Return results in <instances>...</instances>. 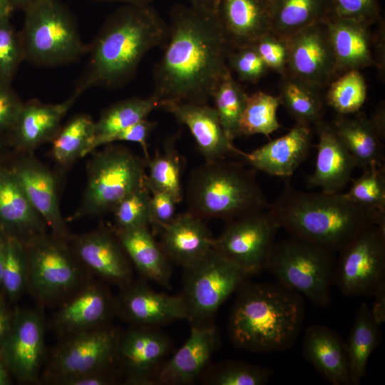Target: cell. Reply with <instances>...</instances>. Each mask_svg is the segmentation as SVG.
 <instances>
[{"mask_svg": "<svg viewBox=\"0 0 385 385\" xmlns=\"http://www.w3.org/2000/svg\"><path fill=\"white\" fill-rule=\"evenodd\" d=\"M168 38L155 66L153 96L168 103H207L225 72L231 48L217 13L178 4L170 11Z\"/></svg>", "mask_w": 385, "mask_h": 385, "instance_id": "1", "label": "cell"}, {"mask_svg": "<svg viewBox=\"0 0 385 385\" xmlns=\"http://www.w3.org/2000/svg\"><path fill=\"white\" fill-rule=\"evenodd\" d=\"M168 34V24L149 4L117 9L88 46V62L74 92L81 95L93 87L125 86L135 76L145 55L165 43Z\"/></svg>", "mask_w": 385, "mask_h": 385, "instance_id": "2", "label": "cell"}, {"mask_svg": "<svg viewBox=\"0 0 385 385\" xmlns=\"http://www.w3.org/2000/svg\"><path fill=\"white\" fill-rule=\"evenodd\" d=\"M267 211L291 235L339 253L364 230L385 228V212L347 200L342 194L307 192L287 182Z\"/></svg>", "mask_w": 385, "mask_h": 385, "instance_id": "3", "label": "cell"}, {"mask_svg": "<svg viewBox=\"0 0 385 385\" xmlns=\"http://www.w3.org/2000/svg\"><path fill=\"white\" fill-rule=\"evenodd\" d=\"M237 291L227 324L232 344L259 353L282 351L290 348L303 322L304 303L301 295L278 282L248 280Z\"/></svg>", "mask_w": 385, "mask_h": 385, "instance_id": "4", "label": "cell"}, {"mask_svg": "<svg viewBox=\"0 0 385 385\" xmlns=\"http://www.w3.org/2000/svg\"><path fill=\"white\" fill-rule=\"evenodd\" d=\"M252 170L224 159L205 162L188 180V211L202 219L230 221L267 210L270 204Z\"/></svg>", "mask_w": 385, "mask_h": 385, "instance_id": "5", "label": "cell"}, {"mask_svg": "<svg viewBox=\"0 0 385 385\" xmlns=\"http://www.w3.org/2000/svg\"><path fill=\"white\" fill-rule=\"evenodd\" d=\"M24 11L20 36L24 60L53 67L75 62L87 53L74 16L58 0H38Z\"/></svg>", "mask_w": 385, "mask_h": 385, "instance_id": "6", "label": "cell"}, {"mask_svg": "<svg viewBox=\"0 0 385 385\" xmlns=\"http://www.w3.org/2000/svg\"><path fill=\"white\" fill-rule=\"evenodd\" d=\"M335 266L333 252L291 237L274 243L265 269L278 283L326 307L331 302Z\"/></svg>", "mask_w": 385, "mask_h": 385, "instance_id": "7", "label": "cell"}, {"mask_svg": "<svg viewBox=\"0 0 385 385\" xmlns=\"http://www.w3.org/2000/svg\"><path fill=\"white\" fill-rule=\"evenodd\" d=\"M108 145L88 163L86 187L73 219L111 212L123 197L145 184L146 161L123 146Z\"/></svg>", "mask_w": 385, "mask_h": 385, "instance_id": "8", "label": "cell"}, {"mask_svg": "<svg viewBox=\"0 0 385 385\" xmlns=\"http://www.w3.org/2000/svg\"><path fill=\"white\" fill-rule=\"evenodd\" d=\"M29 264V286L42 304L66 301L85 284L80 263L66 240L45 232L25 242Z\"/></svg>", "mask_w": 385, "mask_h": 385, "instance_id": "9", "label": "cell"}, {"mask_svg": "<svg viewBox=\"0 0 385 385\" xmlns=\"http://www.w3.org/2000/svg\"><path fill=\"white\" fill-rule=\"evenodd\" d=\"M183 270L181 294L187 307V320L192 325L210 324L220 307L249 277L214 248Z\"/></svg>", "mask_w": 385, "mask_h": 385, "instance_id": "10", "label": "cell"}, {"mask_svg": "<svg viewBox=\"0 0 385 385\" xmlns=\"http://www.w3.org/2000/svg\"><path fill=\"white\" fill-rule=\"evenodd\" d=\"M334 282L346 296H373L385 285V228L371 226L339 252Z\"/></svg>", "mask_w": 385, "mask_h": 385, "instance_id": "11", "label": "cell"}, {"mask_svg": "<svg viewBox=\"0 0 385 385\" xmlns=\"http://www.w3.org/2000/svg\"><path fill=\"white\" fill-rule=\"evenodd\" d=\"M279 226L267 210L227 221L213 248L249 277L265 269Z\"/></svg>", "mask_w": 385, "mask_h": 385, "instance_id": "12", "label": "cell"}, {"mask_svg": "<svg viewBox=\"0 0 385 385\" xmlns=\"http://www.w3.org/2000/svg\"><path fill=\"white\" fill-rule=\"evenodd\" d=\"M119 333L108 324L67 336L51 356L46 378L53 384L115 365Z\"/></svg>", "mask_w": 385, "mask_h": 385, "instance_id": "13", "label": "cell"}, {"mask_svg": "<svg viewBox=\"0 0 385 385\" xmlns=\"http://www.w3.org/2000/svg\"><path fill=\"white\" fill-rule=\"evenodd\" d=\"M286 39V73L319 89L337 78L336 61L325 21L310 25Z\"/></svg>", "mask_w": 385, "mask_h": 385, "instance_id": "14", "label": "cell"}, {"mask_svg": "<svg viewBox=\"0 0 385 385\" xmlns=\"http://www.w3.org/2000/svg\"><path fill=\"white\" fill-rule=\"evenodd\" d=\"M171 348L170 338L159 327L133 326L119 334L115 362L126 384H154L155 375Z\"/></svg>", "mask_w": 385, "mask_h": 385, "instance_id": "15", "label": "cell"}, {"mask_svg": "<svg viewBox=\"0 0 385 385\" xmlns=\"http://www.w3.org/2000/svg\"><path fill=\"white\" fill-rule=\"evenodd\" d=\"M45 350V329L41 315L33 309L18 310L12 317L0 358L21 382L36 381Z\"/></svg>", "mask_w": 385, "mask_h": 385, "instance_id": "16", "label": "cell"}, {"mask_svg": "<svg viewBox=\"0 0 385 385\" xmlns=\"http://www.w3.org/2000/svg\"><path fill=\"white\" fill-rule=\"evenodd\" d=\"M120 289L115 299V314L133 326L159 327L188 319L182 294L156 292L146 284L133 280Z\"/></svg>", "mask_w": 385, "mask_h": 385, "instance_id": "17", "label": "cell"}, {"mask_svg": "<svg viewBox=\"0 0 385 385\" xmlns=\"http://www.w3.org/2000/svg\"><path fill=\"white\" fill-rule=\"evenodd\" d=\"M219 335L212 324L192 325L185 343L158 369L154 384L187 385L202 376L217 347Z\"/></svg>", "mask_w": 385, "mask_h": 385, "instance_id": "18", "label": "cell"}, {"mask_svg": "<svg viewBox=\"0 0 385 385\" xmlns=\"http://www.w3.org/2000/svg\"><path fill=\"white\" fill-rule=\"evenodd\" d=\"M115 314V299L103 284L86 283L66 299L53 319L59 334L69 336L108 324Z\"/></svg>", "mask_w": 385, "mask_h": 385, "instance_id": "19", "label": "cell"}, {"mask_svg": "<svg viewBox=\"0 0 385 385\" xmlns=\"http://www.w3.org/2000/svg\"><path fill=\"white\" fill-rule=\"evenodd\" d=\"M73 253L83 267L103 280L122 287L132 281V270L118 238L97 230L73 239Z\"/></svg>", "mask_w": 385, "mask_h": 385, "instance_id": "20", "label": "cell"}, {"mask_svg": "<svg viewBox=\"0 0 385 385\" xmlns=\"http://www.w3.org/2000/svg\"><path fill=\"white\" fill-rule=\"evenodd\" d=\"M311 141V127L297 123L287 133L252 152H243L235 147L233 154L242 156L254 170L287 178L306 158Z\"/></svg>", "mask_w": 385, "mask_h": 385, "instance_id": "21", "label": "cell"}, {"mask_svg": "<svg viewBox=\"0 0 385 385\" xmlns=\"http://www.w3.org/2000/svg\"><path fill=\"white\" fill-rule=\"evenodd\" d=\"M318 143L314 173L307 181L312 188L327 193H339L357 167L354 157L337 134L332 123L323 120L316 125Z\"/></svg>", "mask_w": 385, "mask_h": 385, "instance_id": "22", "label": "cell"}, {"mask_svg": "<svg viewBox=\"0 0 385 385\" xmlns=\"http://www.w3.org/2000/svg\"><path fill=\"white\" fill-rule=\"evenodd\" d=\"M217 14L231 50L252 46L271 32L269 0H221Z\"/></svg>", "mask_w": 385, "mask_h": 385, "instance_id": "23", "label": "cell"}, {"mask_svg": "<svg viewBox=\"0 0 385 385\" xmlns=\"http://www.w3.org/2000/svg\"><path fill=\"white\" fill-rule=\"evenodd\" d=\"M161 108L188 128L205 162L223 160L233 154L235 146L225 135L214 107L207 103L180 101Z\"/></svg>", "mask_w": 385, "mask_h": 385, "instance_id": "24", "label": "cell"}, {"mask_svg": "<svg viewBox=\"0 0 385 385\" xmlns=\"http://www.w3.org/2000/svg\"><path fill=\"white\" fill-rule=\"evenodd\" d=\"M13 173L29 201L55 237L66 240L68 230L62 217L55 176L34 158L21 161Z\"/></svg>", "mask_w": 385, "mask_h": 385, "instance_id": "25", "label": "cell"}, {"mask_svg": "<svg viewBox=\"0 0 385 385\" xmlns=\"http://www.w3.org/2000/svg\"><path fill=\"white\" fill-rule=\"evenodd\" d=\"M46 225L29 201L12 170L0 167V230L24 243L44 233Z\"/></svg>", "mask_w": 385, "mask_h": 385, "instance_id": "26", "label": "cell"}, {"mask_svg": "<svg viewBox=\"0 0 385 385\" xmlns=\"http://www.w3.org/2000/svg\"><path fill=\"white\" fill-rule=\"evenodd\" d=\"M203 220L187 211L161 228L160 245L171 262L185 268L213 248L215 238Z\"/></svg>", "mask_w": 385, "mask_h": 385, "instance_id": "27", "label": "cell"}, {"mask_svg": "<svg viewBox=\"0 0 385 385\" xmlns=\"http://www.w3.org/2000/svg\"><path fill=\"white\" fill-rule=\"evenodd\" d=\"M80 96L74 92L58 103H42L30 101L23 106L11 129L16 145L31 151L53 138L61 128V122Z\"/></svg>", "mask_w": 385, "mask_h": 385, "instance_id": "28", "label": "cell"}, {"mask_svg": "<svg viewBox=\"0 0 385 385\" xmlns=\"http://www.w3.org/2000/svg\"><path fill=\"white\" fill-rule=\"evenodd\" d=\"M302 353L306 360L330 384H351L345 344L334 330L323 325L307 327Z\"/></svg>", "mask_w": 385, "mask_h": 385, "instance_id": "29", "label": "cell"}, {"mask_svg": "<svg viewBox=\"0 0 385 385\" xmlns=\"http://www.w3.org/2000/svg\"><path fill=\"white\" fill-rule=\"evenodd\" d=\"M325 21L335 58L337 75L374 66L370 26L332 16Z\"/></svg>", "mask_w": 385, "mask_h": 385, "instance_id": "30", "label": "cell"}, {"mask_svg": "<svg viewBox=\"0 0 385 385\" xmlns=\"http://www.w3.org/2000/svg\"><path fill=\"white\" fill-rule=\"evenodd\" d=\"M125 252L138 272L162 287L171 288V262L148 227L115 230Z\"/></svg>", "mask_w": 385, "mask_h": 385, "instance_id": "31", "label": "cell"}, {"mask_svg": "<svg viewBox=\"0 0 385 385\" xmlns=\"http://www.w3.org/2000/svg\"><path fill=\"white\" fill-rule=\"evenodd\" d=\"M337 134L363 170L384 163V144L371 118L358 112L353 118L338 115L332 123Z\"/></svg>", "mask_w": 385, "mask_h": 385, "instance_id": "32", "label": "cell"}, {"mask_svg": "<svg viewBox=\"0 0 385 385\" xmlns=\"http://www.w3.org/2000/svg\"><path fill=\"white\" fill-rule=\"evenodd\" d=\"M380 339V325L374 320L366 304L359 307L347 341L344 342L351 384L358 385L364 377L371 353Z\"/></svg>", "mask_w": 385, "mask_h": 385, "instance_id": "33", "label": "cell"}, {"mask_svg": "<svg viewBox=\"0 0 385 385\" xmlns=\"http://www.w3.org/2000/svg\"><path fill=\"white\" fill-rule=\"evenodd\" d=\"M330 14L329 0H276L272 5L271 32L282 38L317 22Z\"/></svg>", "mask_w": 385, "mask_h": 385, "instance_id": "34", "label": "cell"}, {"mask_svg": "<svg viewBox=\"0 0 385 385\" xmlns=\"http://www.w3.org/2000/svg\"><path fill=\"white\" fill-rule=\"evenodd\" d=\"M319 90L288 73L282 76V104L297 123L310 126L322 120L323 101Z\"/></svg>", "mask_w": 385, "mask_h": 385, "instance_id": "35", "label": "cell"}, {"mask_svg": "<svg viewBox=\"0 0 385 385\" xmlns=\"http://www.w3.org/2000/svg\"><path fill=\"white\" fill-rule=\"evenodd\" d=\"M157 108H159L158 103L150 96L146 98L123 100L106 108L95 121V136L88 153L96 149L97 142L101 138L146 119Z\"/></svg>", "mask_w": 385, "mask_h": 385, "instance_id": "36", "label": "cell"}, {"mask_svg": "<svg viewBox=\"0 0 385 385\" xmlns=\"http://www.w3.org/2000/svg\"><path fill=\"white\" fill-rule=\"evenodd\" d=\"M95 136V121L91 116L78 114L59 129L52 139V154L61 165H68L88 154Z\"/></svg>", "mask_w": 385, "mask_h": 385, "instance_id": "37", "label": "cell"}, {"mask_svg": "<svg viewBox=\"0 0 385 385\" xmlns=\"http://www.w3.org/2000/svg\"><path fill=\"white\" fill-rule=\"evenodd\" d=\"M248 95L234 78L229 68L216 86L211 98L220 124L227 138L232 143L240 136V121Z\"/></svg>", "mask_w": 385, "mask_h": 385, "instance_id": "38", "label": "cell"}, {"mask_svg": "<svg viewBox=\"0 0 385 385\" xmlns=\"http://www.w3.org/2000/svg\"><path fill=\"white\" fill-rule=\"evenodd\" d=\"M175 136L168 138L163 151H156L147 162L148 175L145 185L149 190L164 191L179 202L182 200L180 185V160L175 147Z\"/></svg>", "mask_w": 385, "mask_h": 385, "instance_id": "39", "label": "cell"}, {"mask_svg": "<svg viewBox=\"0 0 385 385\" xmlns=\"http://www.w3.org/2000/svg\"><path fill=\"white\" fill-rule=\"evenodd\" d=\"M281 104L279 96H274L262 91L248 96L240 121V136L255 134L268 136L277 130L280 127L277 111Z\"/></svg>", "mask_w": 385, "mask_h": 385, "instance_id": "40", "label": "cell"}, {"mask_svg": "<svg viewBox=\"0 0 385 385\" xmlns=\"http://www.w3.org/2000/svg\"><path fill=\"white\" fill-rule=\"evenodd\" d=\"M328 86L325 99L339 115L359 112L366 99L367 87L359 70L345 71Z\"/></svg>", "mask_w": 385, "mask_h": 385, "instance_id": "41", "label": "cell"}, {"mask_svg": "<svg viewBox=\"0 0 385 385\" xmlns=\"http://www.w3.org/2000/svg\"><path fill=\"white\" fill-rule=\"evenodd\" d=\"M5 238L1 289L14 301L19 298L29 286L28 257L24 242L9 236Z\"/></svg>", "mask_w": 385, "mask_h": 385, "instance_id": "42", "label": "cell"}, {"mask_svg": "<svg viewBox=\"0 0 385 385\" xmlns=\"http://www.w3.org/2000/svg\"><path fill=\"white\" fill-rule=\"evenodd\" d=\"M207 371V370H205ZM273 370L241 361L222 362L206 371L204 382L210 385H263Z\"/></svg>", "mask_w": 385, "mask_h": 385, "instance_id": "43", "label": "cell"}, {"mask_svg": "<svg viewBox=\"0 0 385 385\" xmlns=\"http://www.w3.org/2000/svg\"><path fill=\"white\" fill-rule=\"evenodd\" d=\"M349 200L385 212V168L371 165L352 181L348 192L342 193Z\"/></svg>", "mask_w": 385, "mask_h": 385, "instance_id": "44", "label": "cell"}, {"mask_svg": "<svg viewBox=\"0 0 385 385\" xmlns=\"http://www.w3.org/2000/svg\"><path fill=\"white\" fill-rule=\"evenodd\" d=\"M115 230L148 227L151 224L150 192L146 185L123 197L113 208Z\"/></svg>", "mask_w": 385, "mask_h": 385, "instance_id": "45", "label": "cell"}, {"mask_svg": "<svg viewBox=\"0 0 385 385\" xmlns=\"http://www.w3.org/2000/svg\"><path fill=\"white\" fill-rule=\"evenodd\" d=\"M23 60L20 33L15 30L9 17L0 19V83L10 84Z\"/></svg>", "mask_w": 385, "mask_h": 385, "instance_id": "46", "label": "cell"}, {"mask_svg": "<svg viewBox=\"0 0 385 385\" xmlns=\"http://www.w3.org/2000/svg\"><path fill=\"white\" fill-rule=\"evenodd\" d=\"M227 66L241 81L251 83L259 81L269 70L253 45L231 50Z\"/></svg>", "mask_w": 385, "mask_h": 385, "instance_id": "47", "label": "cell"}, {"mask_svg": "<svg viewBox=\"0 0 385 385\" xmlns=\"http://www.w3.org/2000/svg\"><path fill=\"white\" fill-rule=\"evenodd\" d=\"M329 16L351 19L369 26L382 19L379 0H329Z\"/></svg>", "mask_w": 385, "mask_h": 385, "instance_id": "48", "label": "cell"}, {"mask_svg": "<svg viewBox=\"0 0 385 385\" xmlns=\"http://www.w3.org/2000/svg\"><path fill=\"white\" fill-rule=\"evenodd\" d=\"M268 69L281 76L287 72L288 46L286 38L270 32L253 45Z\"/></svg>", "mask_w": 385, "mask_h": 385, "instance_id": "49", "label": "cell"}, {"mask_svg": "<svg viewBox=\"0 0 385 385\" xmlns=\"http://www.w3.org/2000/svg\"><path fill=\"white\" fill-rule=\"evenodd\" d=\"M155 125V122L150 121L147 118L144 119L128 128L101 138L97 142L96 148L101 145L111 144L115 141L136 143L142 147L145 156V161L147 162L150 159L147 140Z\"/></svg>", "mask_w": 385, "mask_h": 385, "instance_id": "50", "label": "cell"}, {"mask_svg": "<svg viewBox=\"0 0 385 385\" xmlns=\"http://www.w3.org/2000/svg\"><path fill=\"white\" fill-rule=\"evenodd\" d=\"M150 195L151 224L163 228L170 223L176 217L178 202L169 193L157 190H149Z\"/></svg>", "mask_w": 385, "mask_h": 385, "instance_id": "51", "label": "cell"}, {"mask_svg": "<svg viewBox=\"0 0 385 385\" xmlns=\"http://www.w3.org/2000/svg\"><path fill=\"white\" fill-rule=\"evenodd\" d=\"M23 104L9 84L0 83V130H11Z\"/></svg>", "mask_w": 385, "mask_h": 385, "instance_id": "52", "label": "cell"}, {"mask_svg": "<svg viewBox=\"0 0 385 385\" xmlns=\"http://www.w3.org/2000/svg\"><path fill=\"white\" fill-rule=\"evenodd\" d=\"M122 372L115 366L68 377L58 381L59 385H111L119 382Z\"/></svg>", "mask_w": 385, "mask_h": 385, "instance_id": "53", "label": "cell"}, {"mask_svg": "<svg viewBox=\"0 0 385 385\" xmlns=\"http://www.w3.org/2000/svg\"><path fill=\"white\" fill-rule=\"evenodd\" d=\"M378 29L372 36V51L374 66L378 68L379 75L384 76L385 71V29L383 19L378 23Z\"/></svg>", "mask_w": 385, "mask_h": 385, "instance_id": "54", "label": "cell"}, {"mask_svg": "<svg viewBox=\"0 0 385 385\" xmlns=\"http://www.w3.org/2000/svg\"><path fill=\"white\" fill-rule=\"evenodd\" d=\"M374 302L371 309L374 320L379 324L385 321V285L380 287L373 295Z\"/></svg>", "mask_w": 385, "mask_h": 385, "instance_id": "55", "label": "cell"}, {"mask_svg": "<svg viewBox=\"0 0 385 385\" xmlns=\"http://www.w3.org/2000/svg\"><path fill=\"white\" fill-rule=\"evenodd\" d=\"M12 317L4 302L0 299V351L9 334Z\"/></svg>", "mask_w": 385, "mask_h": 385, "instance_id": "56", "label": "cell"}, {"mask_svg": "<svg viewBox=\"0 0 385 385\" xmlns=\"http://www.w3.org/2000/svg\"><path fill=\"white\" fill-rule=\"evenodd\" d=\"M376 128L377 129L379 135L381 138L384 140L385 139V110H384V102H381L375 112L373 113L371 117Z\"/></svg>", "mask_w": 385, "mask_h": 385, "instance_id": "57", "label": "cell"}, {"mask_svg": "<svg viewBox=\"0 0 385 385\" xmlns=\"http://www.w3.org/2000/svg\"><path fill=\"white\" fill-rule=\"evenodd\" d=\"M190 5L197 9L217 13L221 0H188Z\"/></svg>", "mask_w": 385, "mask_h": 385, "instance_id": "58", "label": "cell"}, {"mask_svg": "<svg viewBox=\"0 0 385 385\" xmlns=\"http://www.w3.org/2000/svg\"><path fill=\"white\" fill-rule=\"evenodd\" d=\"M38 0H9L14 10L24 11Z\"/></svg>", "mask_w": 385, "mask_h": 385, "instance_id": "59", "label": "cell"}, {"mask_svg": "<svg viewBox=\"0 0 385 385\" xmlns=\"http://www.w3.org/2000/svg\"><path fill=\"white\" fill-rule=\"evenodd\" d=\"M13 11L9 0H0V19L9 17Z\"/></svg>", "mask_w": 385, "mask_h": 385, "instance_id": "60", "label": "cell"}, {"mask_svg": "<svg viewBox=\"0 0 385 385\" xmlns=\"http://www.w3.org/2000/svg\"><path fill=\"white\" fill-rule=\"evenodd\" d=\"M5 243L6 238L5 236H0V289H1V283H2V274L4 262V255H5Z\"/></svg>", "mask_w": 385, "mask_h": 385, "instance_id": "61", "label": "cell"}, {"mask_svg": "<svg viewBox=\"0 0 385 385\" xmlns=\"http://www.w3.org/2000/svg\"><path fill=\"white\" fill-rule=\"evenodd\" d=\"M11 382L8 369L0 358V385H7Z\"/></svg>", "mask_w": 385, "mask_h": 385, "instance_id": "62", "label": "cell"}, {"mask_svg": "<svg viewBox=\"0 0 385 385\" xmlns=\"http://www.w3.org/2000/svg\"><path fill=\"white\" fill-rule=\"evenodd\" d=\"M98 1H120L126 4L135 5H145L149 4L153 0H98Z\"/></svg>", "mask_w": 385, "mask_h": 385, "instance_id": "63", "label": "cell"}, {"mask_svg": "<svg viewBox=\"0 0 385 385\" xmlns=\"http://www.w3.org/2000/svg\"><path fill=\"white\" fill-rule=\"evenodd\" d=\"M269 1H270V3H271L272 5V4H273L276 0H269Z\"/></svg>", "mask_w": 385, "mask_h": 385, "instance_id": "64", "label": "cell"}]
</instances>
